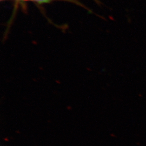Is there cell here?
Returning a JSON list of instances; mask_svg holds the SVG:
<instances>
[{
	"instance_id": "1",
	"label": "cell",
	"mask_w": 146,
	"mask_h": 146,
	"mask_svg": "<svg viewBox=\"0 0 146 146\" xmlns=\"http://www.w3.org/2000/svg\"><path fill=\"white\" fill-rule=\"evenodd\" d=\"M31 1L36 2L39 3H48L50 1H51L52 0H31Z\"/></svg>"
}]
</instances>
